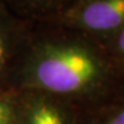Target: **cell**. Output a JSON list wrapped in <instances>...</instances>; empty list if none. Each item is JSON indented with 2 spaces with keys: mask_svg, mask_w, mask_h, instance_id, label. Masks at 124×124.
<instances>
[{
  "mask_svg": "<svg viewBox=\"0 0 124 124\" xmlns=\"http://www.w3.org/2000/svg\"><path fill=\"white\" fill-rule=\"evenodd\" d=\"M102 69L101 61L85 43L67 39L43 48L33 67V78L41 89L69 95L95 86Z\"/></svg>",
  "mask_w": 124,
  "mask_h": 124,
  "instance_id": "obj_1",
  "label": "cell"
},
{
  "mask_svg": "<svg viewBox=\"0 0 124 124\" xmlns=\"http://www.w3.org/2000/svg\"><path fill=\"white\" fill-rule=\"evenodd\" d=\"M59 17L69 29L114 36L124 27V0H74Z\"/></svg>",
  "mask_w": 124,
  "mask_h": 124,
  "instance_id": "obj_2",
  "label": "cell"
},
{
  "mask_svg": "<svg viewBox=\"0 0 124 124\" xmlns=\"http://www.w3.org/2000/svg\"><path fill=\"white\" fill-rule=\"evenodd\" d=\"M29 124H66L60 111L49 103H38L30 113Z\"/></svg>",
  "mask_w": 124,
  "mask_h": 124,
  "instance_id": "obj_3",
  "label": "cell"
},
{
  "mask_svg": "<svg viewBox=\"0 0 124 124\" xmlns=\"http://www.w3.org/2000/svg\"><path fill=\"white\" fill-rule=\"evenodd\" d=\"M36 2H38V5L43 6L45 8L47 9H51L55 12V14L60 16L64 9L69 6V5L74 1V0H33Z\"/></svg>",
  "mask_w": 124,
  "mask_h": 124,
  "instance_id": "obj_4",
  "label": "cell"
},
{
  "mask_svg": "<svg viewBox=\"0 0 124 124\" xmlns=\"http://www.w3.org/2000/svg\"><path fill=\"white\" fill-rule=\"evenodd\" d=\"M0 124H12V109L2 100H0Z\"/></svg>",
  "mask_w": 124,
  "mask_h": 124,
  "instance_id": "obj_5",
  "label": "cell"
},
{
  "mask_svg": "<svg viewBox=\"0 0 124 124\" xmlns=\"http://www.w3.org/2000/svg\"><path fill=\"white\" fill-rule=\"evenodd\" d=\"M113 37L115 38L116 48L118 49L120 54L123 56V59H124V27L121 28L120 30L117 31Z\"/></svg>",
  "mask_w": 124,
  "mask_h": 124,
  "instance_id": "obj_6",
  "label": "cell"
},
{
  "mask_svg": "<svg viewBox=\"0 0 124 124\" xmlns=\"http://www.w3.org/2000/svg\"><path fill=\"white\" fill-rule=\"evenodd\" d=\"M106 124H124V108L111 116Z\"/></svg>",
  "mask_w": 124,
  "mask_h": 124,
  "instance_id": "obj_7",
  "label": "cell"
},
{
  "mask_svg": "<svg viewBox=\"0 0 124 124\" xmlns=\"http://www.w3.org/2000/svg\"><path fill=\"white\" fill-rule=\"evenodd\" d=\"M5 53H6V43H5V39H4V37H2V35L0 33V69H1V66L4 63Z\"/></svg>",
  "mask_w": 124,
  "mask_h": 124,
  "instance_id": "obj_8",
  "label": "cell"
}]
</instances>
